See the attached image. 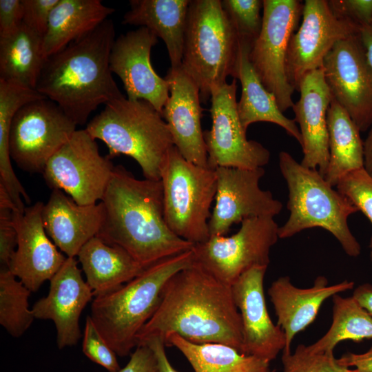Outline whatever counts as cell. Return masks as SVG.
<instances>
[{"instance_id": "cell-33", "label": "cell", "mask_w": 372, "mask_h": 372, "mask_svg": "<svg viewBox=\"0 0 372 372\" xmlns=\"http://www.w3.org/2000/svg\"><path fill=\"white\" fill-rule=\"evenodd\" d=\"M30 293L9 269H0V324L14 338L21 337L35 319L29 309Z\"/></svg>"}, {"instance_id": "cell-14", "label": "cell", "mask_w": 372, "mask_h": 372, "mask_svg": "<svg viewBox=\"0 0 372 372\" xmlns=\"http://www.w3.org/2000/svg\"><path fill=\"white\" fill-rule=\"evenodd\" d=\"M302 21L289 41L286 71L289 83L296 90L309 72L322 68L324 58L335 44L360 33L353 21L339 17L327 0H306Z\"/></svg>"}, {"instance_id": "cell-8", "label": "cell", "mask_w": 372, "mask_h": 372, "mask_svg": "<svg viewBox=\"0 0 372 372\" xmlns=\"http://www.w3.org/2000/svg\"><path fill=\"white\" fill-rule=\"evenodd\" d=\"M164 212L170 230L193 244L210 237V209L216 194V169L186 160L174 146L161 173Z\"/></svg>"}, {"instance_id": "cell-34", "label": "cell", "mask_w": 372, "mask_h": 372, "mask_svg": "<svg viewBox=\"0 0 372 372\" xmlns=\"http://www.w3.org/2000/svg\"><path fill=\"white\" fill-rule=\"evenodd\" d=\"M46 98L36 90L0 79V177L10 180L15 177L9 152V134L12 121L24 105Z\"/></svg>"}, {"instance_id": "cell-4", "label": "cell", "mask_w": 372, "mask_h": 372, "mask_svg": "<svg viewBox=\"0 0 372 372\" xmlns=\"http://www.w3.org/2000/svg\"><path fill=\"white\" fill-rule=\"evenodd\" d=\"M193 264L191 250L162 259L118 289L92 300L90 317L116 355H128L136 338L157 310L165 285Z\"/></svg>"}, {"instance_id": "cell-35", "label": "cell", "mask_w": 372, "mask_h": 372, "mask_svg": "<svg viewBox=\"0 0 372 372\" xmlns=\"http://www.w3.org/2000/svg\"><path fill=\"white\" fill-rule=\"evenodd\" d=\"M223 10L232 23L240 41L251 45L258 38L262 24L261 0H223Z\"/></svg>"}, {"instance_id": "cell-6", "label": "cell", "mask_w": 372, "mask_h": 372, "mask_svg": "<svg viewBox=\"0 0 372 372\" xmlns=\"http://www.w3.org/2000/svg\"><path fill=\"white\" fill-rule=\"evenodd\" d=\"M279 167L289 190L290 212L286 223L279 227V238L320 227L338 240L348 256L358 257L361 247L350 231L348 218L358 210L350 200L334 189L318 170L304 167L287 152L279 154Z\"/></svg>"}, {"instance_id": "cell-44", "label": "cell", "mask_w": 372, "mask_h": 372, "mask_svg": "<svg viewBox=\"0 0 372 372\" xmlns=\"http://www.w3.org/2000/svg\"><path fill=\"white\" fill-rule=\"evenodd\" d=\"M338 362L347 367H354L358 372H372V345L363 353L347 352L338 359Z\"/></svg>"}, {"instance_id": "cell-9", "label": "cell", "mask_w": 372, "mask_h": 372, "mask_svg": "<svg viewBox=\"0 0 372 372\" xmlns=\"http://www.w3.org/2000/svg\"><path fill=\"white\" fill-rule=\"evenodd\" d=\"M279 226L272 217L246 218L230 236H210L192 248L193 263L231 286L245 271L268 267L269 254L278 238Z\"/></svg>"}, {"instance_id": "cell-10", "label": "cell", "mask_w": 372, "mask_h": 372, "mask_svg": "<svg viewBox=\"0 0 372 372\" xmlns=\"http://www.w3.org/2000/svg\"><path fill=\"white\" fill-rule=\"evenodd\" d=\"M260 32L251 47L249 61L261 83L284 112L292 107L294 87L289 83L286 59L289 41L302 15L298 0H263Z\"/></svg>"}, {"instance_id": "cell-20", "label": "cell", "mask_w": 372, "mask_h": 372, "mask_svg": "<svg viewBox=\"0 0 372 372\" xmlns=\"http://www.w3.org/2000/svg\"><path fill=\"white\" fill-rule=\"evenodd\" d=\"M50 282L48 295L32 308L35 319L53 321L59 349L76 345L82 335L81 314L94 293L83 280L77 260L72 257H67Z\"/></svg>"}, {"instance_id": "cell-32", "label": "cell", "mask_w": 372, "mask_h": 372, "mask_svg": "<svg viewBox=\"0 0 372 372\" xmlns=\"http://www.w3.org/2000/svg\"><path fill=\"white\" fill-rule=\"evenodd\" d=\"M333 321L328 331L307 346L314 353H331L340 342L372 339V316L351 297L333 296Z\"/></svg>"}, {"instance_id": "cell-29", "label": "cell", "mask_w": 372, "mask_h": 372, "mask_svg": "<svg viewBox=\"0 0 372 372\" xmlns=\"http://www.w3.org/2000/svg\"><path fill=\"white\" fill-rule=\"evenodd\" d=\"M43 37L23 23L12 34L0 37V79L36 90L46 60Z\"/></svg>"}, {"instance_id": "cell-18", "label": "cell", "mask_w": 372, "mask_h": 372, "mask_svg": "<svg viewBox=\"0 0 372 372\" xmlns=\"http://www.w3.org/2000/svg\"><path fill=\"white\" fill-rule=\"evenodd\" d=\"M267 267H254L231 285L234 300L242 320V353L271 362L286 347L283 330L267 311L264 278Z\"/></svg>"}, {"instance_id": "cell-30", "label": "cell", "mask_w": 372, "mask_h": 372, "mask_svg": "<svg viewBox=\"0 0 372 372\" xmlns=\"http://www.w3.org/2000/svg\"><path fill=\"white\" fill-rule=\"evenodd\" d=\"M327 121L329 159L324 178L334 187L346 174L364 168V142L348 112L333 98Z\"/></svg>"}, {"instance_id": "cell-42", "label": "cell", "mask_w": 372, "mask_h": 372, "mask_svg": "<svg viewBox=\"0 0 372 372\" xmlns=\"http://www.w3.org/2000/svg\"><path fill=\"white\" fill-rule=\"evenodd\" d=\"M23 18L21 0H0V37L14 32L21 25Z\"/></svg>"}, {"instance_id": "cell-31", "label": "cell", "mask_w": 372, "mask_h": 372, "mask_svg": "<svg viewBox=\"0 0 372 372\" xmlns=\"http://www.w3.org/2000/svg\"><path fill=\"white\" fill-rule=\"evenodd\" d=\"M165 344L177 348L195 372H271L270 362L245 355L227 344H194L176 333L169 335Z\"/></svg>"}, {"instance_id": "cell-36", "label": "cell", "mask_w": 372, "mask_h": 372, "mask_svg": "<svg viewBox=\"0 0 372 372\" xmlns=\"http://www.w3.org/2000/svg\"><path fill=\"white\" fill-rule=\"evenodd\" d=\"M284 372H358L341 365L331 353H314L299 344L294 352L282 351Z\"/></svg>"}, {"instance_id": "cell-40", "label": "cell", "mask_w": 372, "mask_h": 372, "mask_svg": "<svg viewBox=\"0 0 372 372\" xmlns=\"http://www.w3.org/2000/svg\"><path fill=\"white\" fill-rule=\"evenodd\" d=\"M59 0H21L23 23L40 34H45L51 12Z\"/></svg>"}, {"instance_id": "cell-37", "label": "cell", "mask_w": 372, "mask_h": 372, "mask_svg": "<svg viewBox=\"0 0 372 372\" xmlns=\"http://www.w3.org/2000/svg\"><path fill=\"white\" fill-rule=\"evenodd\" d=\"M337 190L369 219L372 225V176L364 169L353 171L343 176L336 185ZM372 250V235L369 245Z\"/></svg>"}, {"instance_id": "cell-22", "label": "cell", "mask_w": 372, "mask_h": 372, "mask_svg": "<svg viewBox=\"0 0 372 372\" xmlns=\"http://www.w3.org/2000/svg\"><path fill=\"white\" fill-rule=\"evenodd\" d=\"M298 91L300 99L292 109L302 137L303 158L300 163L318 170L324 177L329 159L327 115L333 96L322 68L307 74Z\"/></svg>"}, {"instance_id": "cell-21", "label": "cell", "mask_w": 372, "mask_h": 372, "mask_svg": "<svg viewBox=\"0 0 372 372\" xmlns=\"http://www.w3.org/2000/svg\"><path fill=\"white\" fill-rule=\"evenodd\" d=\"M165 79L170 95L162 116L168 125L174 146L188 161L207 167V152L200 122V90L182 65L170 67Z\"/></svg>"}, {"instance_id": "cell-50", "label": "cell", "mask_w": 372, "mask_h": 372, "mask_svg": "<svg viewBox=\"0 0 372 372\" xmlns=\"http://www.w3.org/2000/svg\"><path fill=\"white\" fill-rule=\"evenodd\" d=\"M271 372H275V371H274V370H273V371H271Z\"/></svg>"}, {"instance_id": "cell-49", "label": "cell", "mask_w": 372, "mask_h": 372, "mask_svg": "<svg viewBox=\"0 0 372 372\" xmlns=\"http://www.w3.org/2000/svg\"><path fill=\"white\" fill-rule=\"evenodd\" d=\"M370 259L372 262V250H371V252H370Z\"/></svg>"}, {"instance_id": "cell-45", "label": "cell", "mask_w": 372, "mask_h": 372, "mask_svg": "<svg viewBox=\"0 0 372 372\" xmlns=\"http://www.w3.org/2000/svg\"><path fill=\"white\" fill-rule=\"evenodd\" d=\"M143 344H147L153 351L156 358L159 372H178L169 362L165 350V342L161 338L152 337L141 345Z\"/></svg>"}, {"instance_id": "cell-46", "label": "cell", "mask_w": 372, "mask_h": 372, "mask_svg": "<svg viewBox=\"0 0 372 372\" xmlns=\"http://www.w3.org/2000/svg\"><path fill=\"white\" fill-rule=\"evenodd\" d=\"M353 298L372 316V285H359L353 293Z\"/></svg>"}, {"instance_id": "cell-47", "label": "cell", "mask_w": 372, "mask_h": 372, "mask_svg": "<svg viewBox=\"0 0 372 372\" xmlns=\"http://www.w3.org/2000/svg\"><path fill=\"white\" fill-rule=\"evenodd\" d=\"M360 36L366 59L372 69V22L360 28Z\"/></svg>"}, {"instance_id": "cell-5", "label": "cell", "mask_w": 372, "mask_h": 372, "mask_svg": "<svg viewBox=\"0 0 372 372\" xmlns=\"http://www.w3.org/2000/svg\"><path fill=\"white\" fill-rule=\"evenodd\" d=\"M85 130L108 147L110 160L123 154L134 159L145 178L160 180L166 161L174 147L163 116L149 102L123 95L105 105Z\"/></svg>"}, {"instance_id": "cell-39", "label": "cell", "mask_w": 372, "mask_h": 372, "mask_svg": "<svg viewBox=\"0 0 372 372\" xmlns=\"http://www.w3.org/2000/svg\"><path fill=\"white\" fill-rule=\"evenodd\" d=\"M17 210L6 189L0 185V265L9 269L17 249L18 235L12 220V211Z\"/></svg>"}, {"instance_id": "cell-2", "label": "cell", "mask_w": 372, "mask_h": 372, "mask_svg": "<svg viewBox=\"0 0 372 372\" xmlns=\"http://www.w3.org/2000/svg\"><path fill=\"white\" fill-rule=\"evenodd\" d=\"M101 202L103 220L96 236L121 247L145 268L194 245L169 228L161 180H139L116 165Z\"/></svg>"}, {"instance_id": "cell-11", "label": "cell", "mask_w": 372, "mask_h": 372, "mask_svg": "<svg viewBox=\"0 0 372 372\" xmlns=\"http://www.w3.org/2000/svg\"><path fill=\"white\" fill-rule=\"evenodd\" d=\"M76 126L50 99L31 101L21 107L12 121L10 158L23 171L42 174L48 161L70 139Z\"/></svg>"}, {"instance_id": "cell-26", "label": "cell", "mask_w": 372, "mask_h": 372, "mask_svg": "<svg viewBox=\"0 0 372 372\" xmlns=\"http://www.w3.org/2000/svg\"><path fill=\"white\" fill-rule=\"evenodd\" d=\"M77 257L94 297L118 289L145 269L123 248L97 236L83 246Z\"/></svg>"}, {"instance_id": "cell-43", "label": "cell", "mask_w": 372, "mask_h": 372, "mask_svg": "<svg viewBox=\"0 0 372 372\" xmlns=\"http://www.w3.org/2000/svg\"><path fill=\"white\" fill-rule=\"evenodd\" d=\"M114 372H159L156 358L147 344L136 347L123 369Z\"/></svg>"}, {"instance_id": "cell-16", "label": "cell", "mask_w": 372, "mask_h": 372, "mask_svg": "<svg viewBox=\"0 0 372 372\" xmlns=\"http://www.w3.org/2000/svg\"><path fill=\"white\" fill-rule=\"evenodd\" d=\"M217 188L215 205L210 219V236H226L231 226L255 217L279 214L282 203L259 183L265 175L263 167L247 169L218 167L215 169Z\"/></svg>"}, {"instance_id": "cell-23", "label": "cell", "mask_w": 372, "mask_h": 372, "mask_svg": "<svg viewBox=\"0 0 372 372\" xmlns=\"http://www.w3.org/2000/svg\"><path fill=\"white\" fill-rule=\"evenodd\" d=\"M353 287L354 282L347 280L329 286L327 279L322 276H318L313 285L307 289L296 287L288 276L274 280L268 294L278 318L277 324L285 334L286 347L282 351H291L295 335L315 320L321 305L327 298Z\"/></svg>"}, {"instance_id": "cell-12", "label": "cell", "mask_w": 372, "mask_h": 372, "mask_svg": "<svg viewBox=\"0 0 372 372\" xmlns=\"http://www.w3.org/2000/svg\"><path fill=\"white\" fill-rule=\"evenodd\" d=\"M114 168L84 129L74 132L50 158L42 174L52 190H62L77 204L89 205L102 200Z\"/></svg>"}, {"instance_id": "cell-24", "label": "cell", "mask_w": 372, "mask_h": 372, "mask_svg": "<svg viewBox=\"0 0 372 372\" xmlns=\"http://www.w3.org/2000/svg\"><path fill=\"white\" fill-rule=\"evenodd\" d=\"M45 229L67 257L75 258L83 246L97 236L103 220L102 203L77 204L60 189H53L42 211Z\"/></svg>"}, {"instance_id": "cell-27", "label": "cell", "mask_w": 372, "mask_h": 372, "mask_svg": "<svg viewBox=\"0 0 372 372\" xmlns=\"http://www.w3.org/2000/svg\"><path fill=\"white\" fill-rule=\"evenodd\" d=\"M100 0H59L52 10L43 37L45 57L86 37L114 13Z\"/></svg>"}, {"instance_id": "cell-48", "label": "cell", "mask_w": 372, "mask_h": 372, "mask_svg": "<svg viewBox=\"0 0 372 372\" xmlns=\"http://www.w3.org/2000/svg\"><path fill=\"white\" fill-rule=\"evenodd\" d=\"M364 141V169L372 176V125Z\"/></svg>"}, {"instance_id": "cell-13", "label": "cell", "mask_w": 372, "mask_h": 372, "mask_svg": "<svg viewBox=\"0 0 372 372\" xmlns=\"http://www.w3.org/2000/svg\"><path fill=\"white\" fill-rule=\"evenodd\" d=\"M237 80L225 83L211 94V126L203 131L208 167L254 169L263 167L270 152L260 143L248 140L239 119Z\"/></svg>"}, {"instance_id": "cell-41", "label": "cell", "mask_w": 372, "mask_h": 372, "mask_svg": "<svg viewBox=\"0 0 372 372\" xmlns=\"http://www.w3.org/2000/svg\"><path fill=\"white\" fill-rule=\"evenodd\" d=\"M329 4L335 14L360 28L372 22V0H330Z\"/></svg>"}, {"instance_id": "cell-3", "label": "cell", "mask_w": 372, "mask_h": 372, "mask_svg": "<svg viewBox=\"0 0 372 372\" xmlns=\"http://www.w3.org/2000/svg\"><path fill=\"white\" fill-rule=\"evenodd\" d=\"M115 28L107 19L86 37L46 59L36 90L76 124L100 105L123 96L110 67Z\"/></svg>"}, {"instance_id": "cell-7", "label": "cell", "mask_w": 372, "mask_h": 372, "mask_svg": "<svg viewBox=\"0 0 372 372\" xmlns=\"http://www.w3.org/2000/svg\"><path fill=\"white\" fill-rule=\"evenodd\" d=\"M239 56L240 40L221 1H190L182 67L197 84L203 103L228 76L237 79Z\"/></svg>"}, {"instance_id": "cell-15", "label": "cell", "mask_w": 372, "mask_h": 372, "mask_svg": "<svg viewBox=\"0 0 372 372\" xmlns=\"http://www.w3.org/2000/svg\"><path fill=\"white\" fill-rule=\"evenodd\" d=\"M322 70L333 98L360 132L372 125V69L360 33L338 41L324 58Z\"/></svg>"}, {"instance_id": "cell-25", "label": "cell", "mask_w": 372, "mask_h": 372, "mask_svg": "<svg viewBox=\"0 0 372 372\" xmlns=\"http://www.w3.org/2000/svg\"><path fill=\"white\" fill-rule=\"evenodd\" d=\"M189 0H131L125 25L145 27L165 43L171 68L182 65Z\"/></svg>"}, {"instance_id": "cell-17", "label": "cell", "mask_w": 372, "mask_h": 372, "mask_svg": "<svg viewBox=\"0 0 372 372\" xmlns=\"http://www.w3.org/2000/svg\"><path fill=\"white\" fill-rule=\"evenodd\" d=\"M157 42V36L145 27L120 35L110 52V67L121 79L127 99L145 100L162 115L169 90L151 63V50Z\"/></svg>"}, {"instance_id": "cell-1", "label": "cell", "mask_w": 372, "mask_h": 372, "mask_svg": "<svg viewBox=\"0 0 372 372\" xmlns=\"http://www.w3.org/2000/svg\"><path fill=\"white\" fill-rule=\"evenodd\" d=\"M172 333L192 343H220L241 353L242 320L231 286L194 263L172 276L157 310L137 335V346L152 337L165 342Z\"/></svg>"}, {"instance_id": "cell-38", "label": "cell", "mask_w": 372, "mask_h": 372, "mask_svg": "<svg viewBox=\"0 0 372 372\" xmlns=\"http://www.w3.org/2000/svg\"><path fill=\"white\" fill-rule=\"evenodd\" d=\"M82 347L85 355L109 372L121 369L116 353L102 336L90 316L85 320Z\"/></svg>"}, {"instance_id": "cell-19", "label": "cell", "mask_w": 372, "mask_h": 372, "mask_svg": "<svg viewBox=\"0 0 372 372\" xmlns=\"http://www.w3.org/2000/svg\"><path fill=\"white\" fill-rule=\"evenodd\" d=\"M43 205L39 201L25 207L24 212L12 211L18 242L9 269L31 292L50 280L67 258L46 233L42 219Z\"/></svg>"}, {"instance_id": "cell-28", "label": "cell", "mask_w": 372, "mask_h": 372, "mask_svg": "<svg viewBox=\"0 0 372 372\" xmlns=\"http://www.w3.org/2000/svg\"><path fill=\"white\" fill-rule=\"evenodd\" d=\"M251 44L240 41V56L238 78L242 92L237 102L240 121L247 132L256 122H269L282 127L300 145L302 137L294 119L286 117L280 110L274 94L269 92L257 76L249 59Z\"/></svg>"}]
</instances>
